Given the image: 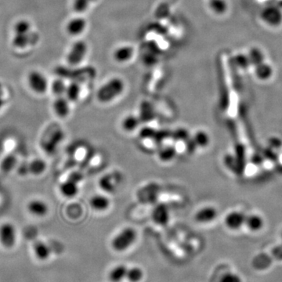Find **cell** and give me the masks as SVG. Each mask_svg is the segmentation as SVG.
<instances>
[{
    "label": "cell",
    "mask_w": 282,
    "mask_h": 282,
    "mask_svg": "<svg viewBox=\"0 0 282 282\" xmlns=\"http://www.w3.org/2000/svg\"><path fill=\"white\" fill-rule=\"evenodd\" d=\"M154 117V110L150 102L143 101L140 107L139 119L141 122H147L153 120Z\"/></svg>",
    "instance_id": "21"
},
{
    "label": "cell",
    "mask_w": 282,
    "mask_h": 282,
    "mask_svg": "<svg viewBox=\"0 0 282 282\" xmlns=\"http://www.w3.org/2000/svg\"><path fill=\"white\" fill-rule=\"evenodd\" d=\"M32 39L31 35L28 33L25 34H16L13 40V45L17 48H25L28 44H31Z\"/></svg>",
    "instance_id": "29"
},
{
    "label": "cell",
    "mask_w": 282,
    "mask_h": 282,
    "mask_svg": "<svg viewBox=\"0 0 282 282\" xmlns=\"http://www.w3.org/2000/svg\"><path fill=\"white\" fill-rule=\"evenodd\" d=\"M66 88H67V86L62 79H55L52 84V91L56 96H64L65 94Z\"/></svg>",
    "instance_id": "31"
},
{
    "label": "cell",
    "mask_w": 282,
    "mask_h": 282,
    "mask_svg": "<svg viewBox=\"0 0 282 282\" xmlns=\"http://www.w3.org/2000/svg\"><path fill=\"white\" fill-rule=\"evenodd\" d=\"M87 51H88V47H87L86 42L83 40L75 42L67 56V61L70 65H78L84 60Z\"/></svg>",
    "instance_id": "5"
},
{
    "label": "cell",
    "mask_w": 282,
    "mask_h": 282,
    "mask_svg": "<svg viewBox=\"0 0 282 282\" xmlns=\"http://www.w3.org/2000/svg\"><path fill=\"white\" fill-rule=\"evenodd\" d=\"M29 87L36 94H43L48 90V81L43 74L39 72H32L28 75Z\"/></svg>",
    "instance_id": "6"
},
{
    "label": "cell",
    "mask_w": 282,
    "mask_h": 282,
    "mask_svg": "<svg viewBox=\"0 0 282 282\" xmlns=\"http://www.w3.org/2000/svg\"><path fill=\"white\" fill-rule=\"evenodd\" d=\"M30 23L25 20H21L18 21L14 27V31L16 34H25L30 31Z\"/></svg>",
    "instance_id": "34"
},
{
    "label": "cell",
    "mask_w": 282,
    "mask_h": 282,
    "mask_svg": "<svg viewBox=\"0 0 282 282\" xmlns=\"http://www.w3.org/2000/svg\"><path fill=\"white\" fill-rule=\"evenodd\" d=\"M218 211L213 206H205L200 209L194 215V220L199 224H209L216 220Z\"/></svg>",
    "instance_id": "9"
},
{
    "label": "cell",
    "mask_w": 282,
    "mask_h": 282,
    "mask_svg": "<svg viewBox=\"0 0 282 282\" xmlns=\"http://www.w3.org/2000/svg\"><path fill=\"white\" fill-rule=\"evenodd\" d=\"M260 18L267 26L278 28L282 25V9L279 5H267L261 9Z\"/></svg>",
    "instance_id": "3"
},
{
    "label": "cell",
    "mask_w": 282,
    "mask_h": 282,
    "mask_svg": "<svg viewBox=\"0 0 282 282\" xmlns=\"http://www.w3.org/2000/svg\"><path fill=\"white\" fill-rule=\"evenodd\" d=\"M110 204H111V201L109 198L102 194H96V195L93 196L90 200V205L91 208L97 212H103V211L107 210L109 208Z\"/></svg>",
    "instance_id": "16"
},
{
    "label": "cell",
    "mask_w": 282,
    "mask_h": 282,
    "mask_svg": "<svg viewBox=\"0 0 282 282\" xmlns=\"http://www.w3.org/2000/svg\"><path fill=\"white\" fill-rule=\"evenodd\" d=\"M87 28V21L83 17H75L67 25V32L71 36H79Z\"/></svg>",
    "instance_id": "13"
},
{
    "label": "cell",
    "mask_w": 282,
    "mask_h": 282,
    "mask_svg": "<svg viewBox=\"0 0 282 282\" xmlns=\"http://www.w3.org/2000/svg\"><path fill=\"white\" fill-rule=\"evenodd\" d=\"M272 253L275 259L282 260V244H279L278 246L273 248Z\"/></svg>",
    "instance_id": "39"
},
{
    "label": "cell",
    "mask_w": 282,
    "mask_h": 282,
    "mask_svg": "<svg viewBox=\"0 0 282 282\" xmlns=\"http://www.w3.org/2000/svg\"><path fill=\"white\" fill-rule=\"evenodd\" d=\"M60 191L64 197H69V198L75 197L79 192L78 183L75 180L69 179L60 185Z\"/></svg>",
    "instance_id": "17"
},
{
    "label": "cell",
    "mask_w": 282,
    "mask_h": 282,
    "mask_svg": "<svg viewBox=\"0 0 282 282\" xmlns=\"http://www.w3.org/2000/svg\"><path fill=\"white\" fill-rule=\"evenodd\" d=\"M256 2L260 4H266L269 2L271 0H256Z\"/></svg>",
    "instance_id": "40"
},
{
    "label": "cell",
    "mask_w": 282,
    "mask_h": 282,
    "mask_svg": "<svg viewBox=\"0 0 282 282\" xmlns=\"http://www.w3.org/2000/svg\"><path fill=\"white\" fill-rule=\"evenodd\" d=\"M151 217L155 224L161 226L166 225L169 220V209L166 205L160 204L153 209Z\"/></svg>",
    "instance_id": "11"
},
{
    "label": "cell",
    "mask_w": 282,
    "mask_h": 282,
    "mask_svg": "<svg viewBox=\"0 0 282 282\" xmlns=\"http://www.w3.org/2000/svg\"><path fill=\"white\" fill-rule=\"evenodd\" d=\"M93 2H94V0H74V10L77 13H83Z\"/></svg>",
    "instance_id": "32"
},
{
    "label": "cell",
    "mask_w": 282,
    "mask_h": 282,
    "mask_svg": "<svg viewBox=\"0 0 282 282\" xmlns=\"http://www.w3.org/2000/svg\"><path fill=\"white\" fill-rule=\"evenodd\" d=\"M233 62L235 65L239 69L248 71L252 69L250 60L247 53H239L234 56Z\"/></svg>",
    "instance_id": "22"
},
{
    "label": "cell",
    "mask_w": 282,
    "mask_h": 282,
    "mask_svg": "<svg viewBox=\"0 0 282 282\" xmlns=\"http://www.w3.org/2000/svg\"><path fill=\"white\" fill-rule=\"evenodd\" d=\"M254 74L256 79L260 81H267L273 76L274 74V68L273 66L267 62V60L257 64L252 68Z\"/></svg>",
    "instance_id": "10"
},
{
    "label": "cell",
    "mask_w": 282,
    "mask_h": 282,
    "mask_svg": "<svg viewBox=\"0 0 282 282\" xmlns=\"http://www.w3.org/2000/svg\"><path fill=\"white\" fill-rule=\"evenodd\" d=\"M209 6L211 10L218 15H222L228 11V4L227 0H209Z\"/></svg>",
    "instance_id": "23"
},
{
    "label": "cell",
    "mask_w": 282,
    "mask_h": 282,
    "mask_svg": "<svg viewBox=\"0 0 282 282\" xmlns=\"http://www.w3.org/2000/svg\"><path fill=\"white\" fill-rule=\"evenodd\" d=\"M155 130L152 128H149V127H145L143 130H141V135L142 139H153L155 134Z\"/></svg>",
    "instance_id": "38"
},
{
    "label": "cell",
    "mask_w": 282,
    "mask_h": 282,
    "mask_svg": "<svg viewBox=\"0 0 282 282\" xmlns=\"http://www.w3.org/2000/svg\"><path fill=\"white\" fill-rule=\"evenodd\" d=\"M143 277H144V273L143 270L138 267H134L128 268L126 280L128 281L129 282H141L143 280Z\"/></svg>",
    "instance_id": "26"
},
{
    "label": "cell",
    "mask_w": 282,
    "mask_h": 282,
    "mask_svg": "<svg viewBox=\"0 0 282 282\" xmlns=\"http://www.w3.org/2000/svg\"><path fill=\"white\" fill-rule=\"evenodd\" d=\"M244 225L246 226L251 232H259L263 228L264 221L261 216L259 215L251 214L249 216H246Z\"/></svg>",
    "instance_id": "18"
},
{
    "label": "cell",
    "mask_w": 282,
    "mask_h": 282,
    "mask_svg": "<svg viewBox=\"0 0 282 282\" xmlns=\"http://www.w3.org/2000/svg\"><path fill=\"white\" fill-rule=\"evenodd\" d=\"M125 90V83L119 78H113L103 84L96 93V97L100 103H109L120 96Z\"/></svg>",
    "instance_id": "1"
},
{
    "label": "cell",
    "mask_w": 282,
    "mask_h": 282,
    "mask_svg": "<svg viewBox=\"0 0 282 282\" xmlns=\"http://www.w3.org/2000/svg\"><path fill=\"white\" fill-rule=\"evenodd\" d=\"M33 252L37 260L47 261L51 256L50 247L43 241H38L33 245Z\"/></svg>",
    "instance_id": "14"
},
{
    "label": "cell",
    "mask_w": 282,
    "mask_h": 282,
    "mask_svg": "<svg viewBox=\"0 0 282 282\" xmlns=\"http://www.w3.org/2000/svg\"><path fill=\"white\" fill-rule=\"evenodd\" d=\"M4 105V100L2 99V96H0V111L2 109Z\"/></svg>",
    "instance_id": "41"
},
{
    "label": "cell",
    "mask_w": 282,
    "mask_h": 282,
    "mask_svg": "<svg viewBox=\"0 0 282 282\" xmlns=\"http://www.w3.org/2000/svg\"><path fill=\"white\" fill-rule=\"evenodd\" d=\"M219 282H243L240 275L233 272H228L220 278Z\"/></svg>",
    "instance_id": "35"
},
{
    "label": "cell",
    "mask_w": 282,
    "mask_h": 282,
    "mask_svg": "<svg viewBox=\"0 0 282 282\" xmlns=\"http://www.w3.org/2000/svg\"><path fill=\"white\" fill-rule=\"evenodd\" d=\"M139 117L135 116V115H128L126 116L122 122V127L125 131L132 132L135 130L140 126L141 123Z\"/></svg>",
    "instance_id": "25"
},
{
    "label": "cell",
    "mask_w": 282,
    "mask_h": 282,
    "mask_svg": "<svg viewBox=\"0 0 282 282\" xmlns=\"http://www.w3.org/2000/svg\"><path fill=\"white\" fill-rule=\"evenodd\" d=\"M46 168H47V164L42 159H36L31 162L29 169L32 174L40 175L45 171Z\"/></svg>",
    "instance_id": "30"
},
{
    "label": "cell",
    "mask_w": 282,
    "mask_h": 282,
    "mask_svg": "<svg viewBox=\"0 0 282 282\" xmlns=\"http://www.w3.org/2000/svg\"><path fill=\"white\" fill-rule=\"evenodd\" d=\"M138 233L134 228H126L122 230L111 241V247L115 252H125L135 243Z\"/></svg>",
    "instance_id": "2"
},
{
    "label": "cell",
    "mask_w": 282,
    "mask_h": 282,
    "mask_svg": "<svg viewBox=\"0 0 282 282\" xmlns=\"http://www.w3.org/2000/svg\"><path fill=\"white\" fill-rule=\"evenodd\" d=\"M53 111L59 118H66L69 115V100L64 96H57L53 103Z\"/></svg>",
    "instance_id": "12"
},
{
    "label": "cell",
    "mask_w": 282,
    "mask_h": 282,
    "mask_svg": "<svg viewBox=\"0 0 282 282\" xmlns=\"http://www.w3.org/2000/svg\"><path fill=\"white\" fill-rule=\"evenodd\" d=\"M2 94H3V88H2V84L0 83V96H2Z\"/></svg>",
    "instance_id": "42"
},
{
    "label": "cell",
    "mask_w": 282,
    "mask_h": 282,
    "mask_svg": "<svg viewBox=\"0 0 282 282\" xmlns=\"http://www.w3.org/2000/svg\"><path fill=\"white\" fill-rule=\"evenodd\" d=\"M177 154V150L172 146L162 147L158 151V158L162 162H170L173 158H175Z\"/></svg>",
    "instance_id": "28"
},
{
    "label": "cell",
    "mask_w": 282,
    "mask_h": 282,
    "mask_svg": "<svg viewBox=\"0 0 282 282\" xmlns=\"http://www.w3.org/2000/svg\"><path fill=\"white\" fill-rule=\"evenodd\" d=\"M17 240V229L12 223H2L0 225V244L7 249L15 246Z\"/></svg>",
    "instance_id": "4"
},
{
    "label": "cell",
    "mask_w": 282,
    "mask_h": 282,
    "mask_svg": "<svg viewBox=\"0 0 282 282\" xmlns=\"http://www.w3.org/2000/svg\"><path fill=\"white\" fill-rule=\"evenodd\" d=\"M80 93H81L80 86L77 83H70L66 88L64 95L69 101L75 102L79 99Z\"/></svg>",
    "instance_id": "24"
},
{
    "label": "cell",
    "mask_w": 282,
    "mask_h": 282,
    "mask_svg": "<svg viewBox=\"0 0 282 282\" xmlns=\"http://www.w3.org/2000/svg\"><path fill=\"white\" fill-rule=\"evenodd\" d=\"M134 55V49L130 46H122L115 49L114 52V59L117 62L126 63L133 58Z\"/></svg>",
    "instance_id": "15"
},
{
    "label": "cell",
    "mask_w": 282,
    "mask_h": 282,
    "mask_svg": "<svg viewBox=\"0 0 282 282\" xmlns=\"http://www.w3.org/2000/svg\"><path fill=\"white\" fill-rule=\"evenodd\" d=\"M128 271V267L125 265L115 266L110 271L108 274V279L111 282H122L126 278V274Z\"/></svg>",
    "instance_id": "19"
},
{
    "label": "cell",
    "mask_w": 282,
    "mask_h": 282,
    "mask_svg": "<svg viewBox=\"0 0 282 282\" xmlns=\"http://www.w3.org/2000/svg\"><path fill=\"white\" fill-rule=\"evenodd\" d=\"M172 138L177 141H188L190 139L189 138V133L185 129L181 128L173 132L172 134Z\"/></svg>",
    "instance_id": "36"
},
{
    "label": "cell",
    "mask_w": 282,
    "mask_h": 282,
    "mask_svg": "<svg viewBox=\"0 0 282 282\" xmlns=\"http://www.w3.org/2000/svg\"><path fill=\"white\" fill-rule=\"evenodd\" d=\"M246 216L239 211H233L226 216L224 223L228 229L237 231L242 228L245 222Z\"/></svg>",
    "instance_id": "8"
},
{
    "label": "cell",
    "mask_w": 282,
    "mask_h": 282,
    "mask_svg": "<svg viewBox=\"0 0 282 282\" xmlns=\"http://www.w3.org/2000/svg\"><path fill=\"white\" fill-rule=\"evenodd\" d=\"M112 181H114V177H111L110 175H106L100 180L99 185L103 190L106 191H112L115 185V182H112Z\"/></svg>",
    "instance_id": "33"
},
{
    "label": "cell",
    "mask_w": 282,
    "mask_h": 282,
    "mask_svg": "<svg viewBox=\"0 0 282 282\" xmlns=\"http://www.w3.org/2000/svg\"><path fill=\"white\" fill-rule=\"evenodd\" d=\"M27 210L33 216L43 218L48 215L49 208L48 204L42 199H32L27 204Z\"/></svg>",
    "instance_id": "7"
},
{
    "label": "cell",
    "mask_w": 282,
    "mask_h": 282,
    "mask_svg": "<svg viewBox=\"0 0 282 282\" xmlns=\"http://www.w3.org/2000/svg\"><path fill=\"white\" fill-rule=\"evenodd\" d=\"M194 143H195L196 147H201L204 148L206 147L210 143V138H209V134H207L206 132L197 131L194 134V138H192Z\"/></svg>",
    "instance_id": "27"
},
{
    "label": "cell",
    "mask_w": 282,
    "mask_h": 282,
    "mask_svg": "<svg viewBox=\"0 0 282 282\" xmlns=\"http://www.w3.org/2000/svg\"><path fill=\"white\" fill-rule=\"evenodd\" d=\"M247 54H248V58L250 60L252 69L255 66L267 60L264 52L257 47H251L250 49H248Z\"/></svg>",
    "instance_id": "20"
},
{
    "label": "cell",
    "mask_w": 282,
    "mask_h": 282,
    "mask_svg": "<svg viewBox=\"0 0 282 282\" xmlns=\"http://www.w3.org/2000/svg\"><path fill=\"white\" fill-rule=\"evenodd\" d=\"M169 137H172V133H169V131L167 130H159V131L155 132L153 139L155 140L158 143H161L162 141L167 139Z\"/></svg>",
    "instance_id": "37"
}]
</instances>
